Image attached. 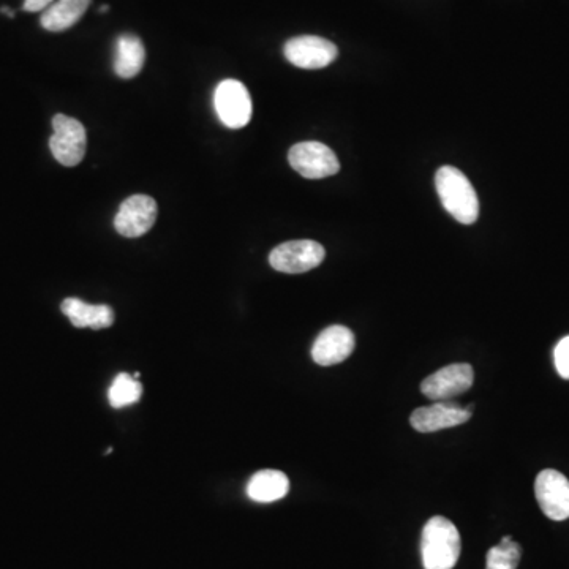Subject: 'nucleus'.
I'll return each instance as SVG.
<instances>
[{
    "label": "nucleus",
    "instance_id": "f257e3e1",
    "mask_svg": "<svg viewBox=\"0 0 569 569\" xmlns=\"http://www.w3.org/2000/svg\"><path fill=\"white\" fill-rule=\"evenodd\" d=\"M435 187L441 204L457 222L472 225L478 220V195L462 171L454 166H441L435 176Z\"/></svg>",
    "mask_w": 569,
    "mask_h": 569
},
{
    "label": "nucleus",
    "instance_id": "f03ea898",
    "mask_svg": "<svg viewBox=\"0 0 569 569\" xmlns=\"http://www.w3.org/2000/svg\"><path fill=\"white\" fill-rule=\"evenodd\" d=\"M459 530L453 522L443 516L427 521L421 536V555L424 569H453L459 562Z\"/></svg>",
    "mask_w": 569,
    "mask_h": 569
},
{
    "label": "nucleus",
    "instance_id": "7ed1b4c3",
    "mask_svg": "<svg viewBox=\"0 0 569 569\" xmlns=\"http://www.w3.org/2000/svg\"><path fill=\"white\" fill-rule=\"evenodd\" d=\"M53 136L49 138V149L54 159L64 166H76L86 155L87 135L84 125L78 119L56 114L53 119Z\"/></svg>",
    "mask_w": 569,
    "mask_h": 569
},
{
    "label": "nucleus",
    "instance_id": "20e7f679",
    "mask_svg": "<svg viewBox=\"0 0 569 569\" xmlns=\"http://www.w3.org/2000/svg\"><path fill=\"white\" fill-rule=\"evenodd\" d=\"M214 108L228 129H242L252 119V98L241 81H222L214 92Z\"/></svg>",
    "mask_w": 569,
    "mask_h": 569
},
{
    "label": "nucleus",
    "instance_id": "39448f33",
    "mask_svg": "<svg viewBox=\"0 0 569 569\" xmlns=\"http://www.w3.org/2000/svg\"><path fill=\"white\" fill-rule=\"evenodd\" d=\"M288 160L302 178L323 179L339 173L337 155L318 141H304L294 144L288 152Z\"/></svg>",
    "mask_w": 569,
    "mask_h": 569
},
{
    "label": "nucleus",
    "instance_id": "423d86ee",
    "mask_svg": "<svg viewBox=\"0 0 569 569\" xmlns=\"http://www.w3.org/2000/svg\"><path fill=\"white\" fill-rule=\"evenodd\" d=\"M325 247L315 241L302 239V241L283 242L272 250L269 263L272 268L285 274H302L318 268L325 260Z\"/></svg>",
    "mask_w": 569,
    "mask_h": 569
},
{
    "label": "nucleus",
    "instance_id": "0eeeda50",
    "mask_svg": "<svg viewBox=\"0 0 569 569\" xmlns=\"http://www.w3.org/2000/svg\"><path fill=\"white\" fill-rule=\"evenodd\" d=\"M535 495L539 508L551 521L569 519V481L557 470H543L536 476Z\"/></svg>",
    "mask_w": 569,
    "mask_h": 569
},
{
    "label": "nucleus",
    "instance_id": "6e6552de",
    "mask_svg": "<svg viewBox=\"0 0 569 569\" xmlns=\"http://www.w3.org/2000/svg\"><path fill=\"white\" fill-rule=\"evenodd\" d=\"M157 220V203L146 195H133L121 204L114 219V228L125 238H140L151 231Z\"/></svg>",
    "mask_w": 569,
    "mask_h": 569
},
{
    "label": "nucleus",
    "instance_id": "1a4fd4ad",
    "mask_svg": "<svg viewBox=\"0 0 569 569\" xmlns=\"http://www.w3.org/2000/svg\"><path fill=\"white\" fill-rule=\"evenodd\" d=\"M475 372L470 364H451L437 370L421 383V392L430 400H448L472 388Z\"/></svg>",
    "mask_w": 569,
    "mask_h": 569
},
{
    "label": "nucleus",
    "instance_id": "9d476101",
    "mask_svg": "<svg viewBox=\"0 0 569 569\" xmlns=\"http://www.w3.org/2000/svg\"><path fill=\"white\" fill-rule=\"evenodd\" d=\"M339 49L334 43L326 38L315 37V35H302V37L291 38L285 45V57L288 62L299 68L306 70H318V68L328 67L334 62Z\"/></svg>",
    "mask_w": 569,
    "mask_h": 569
},
{
    "label": "nucleus",
    "instance_id": "9b49d317",
    "mask_svg": "<svg viewBox=\"0 0 569 569\" xmlns=\"http://www.w3.org/2000/svg\"><path fill=\"white\" fill-rule=\"evenodd\" d=\"M355 347V334L351 329L340 325L329 326L325 331H321L313 343L312 358L318 366H336L350 358Z\"/></svg>",
    "mask_w": 569,
    "mask_h": 569
},
{
    "label": "nucleus",
    "instance_id": "f8f14e48",
    "mask_svg": "<svg viewBox=\"0 0 569 569\" xmlns=\"http://www.w3.org/2000/svg\"><path fill=\"white\" fill-rule=\"evenodd\" d=\"M472 418V413L467 408L456 404H437L429 407H421L413 411L410 416V423L413 429L421 434H432L438 430L451 429V427L465 424Z\"/></svg>",
    "mask_w": 569,
    "mask_h": 569
},
{
    "label": "nucleus",
    "instance_id": "ddd939ff",
    "mask_svg": "<svg viewBox=\"0 0 569 569\" xmlns=\"http://www.w3.org/2000/svg\"><path fill=\"white\" fill-rule=\"evenodd\" d=\"M61 309L75 328H92L97 331L110 328L114 323L113 309L105 304L92 306L81 299L68 298L62 302Z\"/></svg>",
    "mask_w": 569,
    "mask_h": 569
},
{
    "label": "nucleus",
    "instance_id": "4468645a",
    "mask_svg": "<svg viewBox=\"0 0 569 569\" xmlns=\"http://www.w3.org/2000/svg\"><path fill=\"white\" fill-rule=\"evenodd\" d=\"M290 490V479L277 470L255 473L247 484V495L257 503H272L282 500Z\"/></svg>",
    "mask_w": 569,
    "mask_h": 569
},
{
    "label": "nucleus",
    "instance_id": "2eb2a0df",
    "mask_svg": "<svg viewBox=\"0 0 569 569\" xmlns=\"http://www.w3.org/2000/svg\"><path fill=\"white\" fill-rule=\"evenodd\" d=\"M146 59L143 42L136 35L124 34L117 38L114 72L119 78L130 80L141 72Z\"/></svg>",
    "mask_w": 569,
    "mask_h": 569
},
{
    "label": "nucleus",
    "instance_id": "dca6fc26",
    "mask_svg": "<svg viewBox=\"0 0 569 569\" xmlns=\"http://www.w3.org/2000/svg\"><path fill=\"white\" fill-rule=\"evenodd\" d=\"M89 5L91 0H57L43 12V29L49 32L67 31L83 18Z\"/></svg>",
    "mask_w": 569,
    "mask_h": 569
},
{
    "label": "nucleus",
    "instance_id": "f3484780",
    "mask_svg": "<svg viewBox=\"0 0 569 569\" xmlns=\"http://www.w3.org/2000/svg\"><path fill=\"white\" fill-rule=\"evenodd\" d=\"M141 392H143V386L140 381L132 375L119 374L114 378L113 385L108 392V399L114 408L129 407L141 399Z\"/></svg>",
    "mask_w": 569,
    "mask_h": 569
},
{
    "label": "nucleus",
    "instance_id": "a211bd4d",
    "mask_svg": "<svg viewBox=\"0 0 569 569\" xmlns=\"http://www.w3.org/2000/svg\"><path fill=\"white\" fill-rule=\"evenodd\" d=\"M521 546L511 536H505L500 544L487 552L486 569H516L521 562Z\"/></svg>",
    "mask_w": 569,
    "mask_h": 569
},
{
    "label": "nucleus",
    "instance_id": "6ab92c4d",
    "mask_svg": "<svg viewBox=\"0 0 569 569\" xmlns=\"http://www.w3.org/2000/svg\"><path fill=\"white\" fill-rule=\"evenodd\" d=\"M555 369L558 375L569 380V336L563 337L554 350Z\"/></svg>",
    "mask_w": 569,
    "mask_h": 569
},
{
    "label": "nucleus",
    "instance_id": "aec40b11",
    "mask_svg": "<svg viewBox=\"0 0 569 569\" xmlns=\"http://www.w3.org/2000/svg\"><path fill=\"white\" fill-rule=\"evenodd\" d=\"M56 0H24V10L29 13L45 12Z\"/></svg>",
    "mask_w": 569,
    "mask_h": 569
},
{
    "label": "nucleus",
    "instance_id": "412c9836",
    "mask_svg": "<svg viewBox=\"0 0 569 569\" xmlns=\"http://www.w3.org/2000/svg\"><path fill=\"white\" fill-rule=\"evenodd\" d=\"M0 12L4 13V15L10 16V18H13V16H15L13 10H10V8L7 7L0 8Z\"/></svg>",
    "mask_w": 569,
    "mask_h": 569
},
{
    "label": "nucleus",
    "instance_id": "4be33fe9",
    "mask_svg": "<svg viewBox=\"0 0 569 569\" xmlns=\"http://www.w3.org/2000/svg\"><path fill=\"white\" fill-rule=\"evenodd\" d=\"M106 12H108V5H103L102 13H106Z\"/></svg>",
    "mask_w": 569,
    "mask_h": 569
}]
</instances>
